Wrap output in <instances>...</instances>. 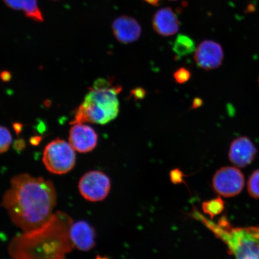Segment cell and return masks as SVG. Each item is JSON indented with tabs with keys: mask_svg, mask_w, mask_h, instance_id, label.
<instances>
[{
	"mask_svg": "<svg viewBox=\"0 0 259 259\" xmlns=\"http://www.w3.org/2000/svg\"><path fill=\"white\" fill-rule=\"evenodd\" d=\"M69 144L80 153H89L96 147L98 135L91 126L76 124L70 128Z\"/></svg>",
	"mask_w": 259,
	"mask_h": 259,
	"instance_id": "obj_9",
	"label": "cell"
},
{
	"mask_svg": "<svg viewBox=\"0 0 259 259\" xmlns=\"http://www.w3.org/2000/svg\"><path fill=\"white\" fill-rule=\"evenodd\" d=\"M56 188L50 180L21 174L13 177L2 205L14 224L24 232L40 228L53 215Z\"/></svg>",
	"mask_w": 259,
	"mask_h": 259,
	"instance_id": "obj_1",
	"label": "cell"
},
{
	"mask_svg": "<svg viewBox=\"0 0 259 259\" xmlns=\"http://www.w3.org/2000/svg\"><path fill=\"white\" fill-rule=\"evenodd\" d=\"M256 154V148L250 139L241 137L235 139L232 142L229 152V158L235 166L242 168L251 163Z\"/></svg>",
	"mask_w": 259,
	"mask_h": 259,
	"instance_id": "obj_10",
	"label": "cell"
},
{
	"mask_svg": "<svg viewBox=\"0 0 259 259\" xmlns=\"http://www.w3.org/2000/svg\"><path fill=\"white\" fill-rule=\"evenodd\" d=\"M43 137L40 136H35L30 139V143L32 146H37L40 144Z\"/></svg>",
	"mask_w": 259,
	"mask_h": 259,
	"instance_id": "obj_23",
	"label": "cell"
},
{
	"mask_svg": "<svg viewBox=\"0 0 259 259\" xmlns=\"http://www.w3.org/2000/svg\"><path fill=\"white\" fill-rule=\"evenodd\" d=\"M202 208L204 213L213 219L215 216L220 214L225 209V202L221 197L204 202Z\"/></svg>",
	"mask_w": 259,
	"mask_h": 259,
	"instance_id": "obj_16",
	"label": "cell"
},
{
	"mask_svg": "<svg viewBox=\"0 0 259 259\" xmlns=\"http://www.w3.org/2000/svg\"><path fill=\"white\" fill-rule=\"evenodd\" d=\"M72 219L63 212L53 214L40 228L16 236L10 245L14 259H65L74 248L70 238Z\"/></svg>",
	"mask_w": 259,
	"mask_h": 259,
	"instance_id": "obj_2",
	"label": "cell"
},
{
	"mask_svg": "<svg viewBox=\"0 0 259 259\" xmlns=\"http://www.w3.org/2000/svg\"><path fill=\"white\" fill-rule=\"evenodd\" d=\"M12 142V135L8 128L0 126V154L7 152Z\"/></svg>",
	"mask_w": 259,
	"mask_h": 259,
	"instance_id": "obj_17",
	"label": "cell"
},
{
	"mask_svg": "<svg viewBox=\"0 0 259 259\" xmlns=\"http://www.w3.org/2000/svg\"><path fill=\"white\" fill-rule=\"evenodd\" d=\"M212 187L219 195L231 197L238 195L244 187V177L235 167L227 166L216 171L212 181Z\"/></svg>",
	"mask_w": 259,
	"mask_h": 259,
	"instance_id": "obj_7",
	"label": "cell"
},
{
	"mask_svg": "<svg viewBox=\"0 0 259 259\" xmlns=\"http://www.w3.org/2000/svg\"><path fill=\"white\" fill-rule=\"evenodd\" d=\"M12 78V74L9 71H3L0 73V79L3 81V82H9Z\"/></svg>",
	"mask_w": 259,
	"mask_h": 259,
	"instance_id": "obj_22",
	"label": "cell"
},
{
	"mask_svg": "<svg viewBox=\"0 0 259 259\" xmlns=\"http://www.w3.org/2000/svg\"><path fill=\"white\" fill-rule=\"evenodd\" d=\"M247 187L250 195L259 199V169L254 171L249 178Z\"/></svg>",
	"mask_w": 259,
	"mask_h": 259,
	"instance_id": "obj_18",
	"label": "cell"
},
{
	"mask_svg": "<svg viewBox=\"0 0 259 259\" xmlns=\"http://www.w3.org/2000/svg\"><path fill=\"white\" fill-rule=\"evenodd\" d=\"M13 147L16 153H20L25 150L26 143L23 139L19 138L16 139Z\"/></svg>",
	"mask_w": 259,
	"mask_h": 259,
	"instance_id": "obj_21",
	"label": "cell"
},
{
	"mask_svg": "<svg viewBox=\"0 0 259 259\" xmlns=\"http://www.w3.org/2000/svg\"><path fill=\"white\" fill-rule=\"evenodd\" d=\"M134 96L138 99L143 98L145 95V91L143 89L139 88L134 91Z\"/></svg>",
	"mask_w": 259,
	"mask_h": 259,
	"instance_id": "obj_25",
	"label": "cell"
},
{
	"mask_svg": "<svg viewBox=\"0 0 259 259\" xmlns=\"http://www.w3.org/2000/svg\"><path fill=\"white\" fill-rule=\"evenodd\" d=\"M147 4L153 6H158L160 5L161 0H144Z\"/></svg>",
	"mask_w": 259,
	"mask_h": 259,
	"instance_id": "obj_26",
	"label": "cell"
},
{
	"mask_svg": "<svg viewBox=\"0 0 259 259\" xmlns=\"http://www.w3.org/2000/svg\"><path fill=\"white\" fill-rule=\"evenodd\" d=\"M202 103V100H200L198 98L196 99L195 100H194L193 102V108H198L199 106H201Z\"/></svg>",
	"mask_w": 259,
	"mask_h": 259,
	"instance_id": "obj_27",
	"label": "cell"
},
{
	"mask_svg": "<svg viewBox=\"0 0 259 259\" xmlns=\"http://www.w3.org/2000/svg\"><path fill=\"white\" fill-rule=\"evenodd\" d=\"M23 127L24 125L19 122H15L13 124V128H14L16 134L17 135L21 134Z\"/></svg>",
	"mask_w": 259,
	"mask_h": 259,
	"instance_id": "obj_24",
	"label": "cell"
},
{
	"mask_svg": "<svg viewBox=\"0 0 259 259\" xmlns=\"http://www.w3.org/2000/svg\"><path fill=\"white\" fill-rule=\"evenodd\" d=\"M192 74L190 71L185 67H181L177 69L174 73V79L176 82L179 84L185 83L191 78Z\"/></svg>",
	"mask_w": 259,
	"mask_h": 259,
	"instance_id": "obj_19",
	"label": "cell"
},
{
	"mask_svg": "<svg viewBox=\"0 0 259 259\" xmlns=\"http://www.w3.org/2000/svg\"><path fill=\"white\" fill-rule=\"evenodd\" d=\"M171 1H176V0H171Z\"/></svg>",
	"mask_w": 259,
	"mask_h": 259,
	"instance_id": "obj_29",
	"label": "cell"
},
{
	"mask_svg": "<svg viewBox=\"0 0 259 259\" xmlns=\"http://www.w3.org/2000/svg\"><path fill=\"white\" fill-rule=\"evenodd\" d=\"M112 29L116 39L123 44L134 43L140 37L141 25L134 18L121 16L113 22Z\"/></svg>",
	"mask_w": 259,
	"mask_h": 259,
	"instance_id": "obj_11",
	"label": "cell"
},
{
	"mask_svg": "<svg viewBox=\"0 0 259 259\" xmlns=\"http://www.w3.org/2000/svg\"><path fill=\"white\" fill-rule=\"evenodd\" d=\"M95 259H110L106 257L100 256V255H97Z\"/></svg>",
	"mask_w": 259,
	"mask_h": 259,
	"instance_id": "obj_28",
	"label": "cell"
},
{
	"mask_svg": "<svg viewBox=\"0 0 259 259\" xmlns=\"http://www.w3.org/2000/svg\"><path fill=\"white\" fill-rule=\"evenodd\" d=\"M96 233L93 227L85 221L72 223L70 228V238L74 248L88 251L95 247Z\"/></svg>",
	"mask_w": 259,
	"mask_h": 259,
	"instance_id": "obj_12",
	"label": "cell"
},
{
	"mask_svg": "<svg viewBox=\"0 0 259 259\" xmlns=\"http://www.w3.org/2000/svg\"><path fill=\"white\" fill-rule=\"evenodd\" d=\"M111 181L105 173L99 170L88 171L81 177L78 189L83 197L90 202L102 201L111 190Z\"/></svg>",
	"mask_w": 259,
	"mask_h": 259,
	"instance_id": "obj_6",
	"label": "cell"
},
{
	"mask_svg": "<svg viewBox=\"0 0 259 259\" xmlns=\"http://www.w3.org/2000/svg\"><path fill=\"white\" fill-rule=\"evenodd\" d=\"M213 230L225 241L235 259H259V226L232 228L226 219H222Z\"/></svg>",
	"mask_w": 259,
	"mask_h": 259,
	"instance_id": "obj_4",
	"label": "cell"
},
{
	"mask_svg": "<svg viewBox=\"0 0 259 259\" xmlns=\"http://www.w3.org/2000/svg\"><path fill=\"white\" fill-rule=\"evenodd\" d=\"M121 91L120 86H112L110 81L97 79L76 110L70 124L90 122L105 125L112 121L118 115L117 96Z\"/></svg>",
	"mask_w": 259,
	"mask_h": 259,
	"instance_id": "obj_3",
	"label": "cell"
},
{
	"mask_svg": "<svg viewBox=\"0 0 259 259\" xmlns=\"http://www.w3.org/2000/svg\"><path fill=\"white\" fill-rule=\"evenodd\" d=\"M184 176L182 171L179 169L171 170L170 172L171 182L174 184H180L184 183Z\"/></svg>",
	"mask_w": 259,
	"mask_h": 259,
	"instance_id": "obj_20",
	"label": "cell"
},
{
	"mask_svg": "<svg viewBox=\"0 0 259 259\" xmlns=\"http://www.w3.org/2000/svg\"><path fill=\"white\" fill-rule=\"evenodd\" d=\"M195 48L192 38L185 34L178 35L173 45V51L178 58L192 54Z\"/></svg>",
	"mask_w": 259,
	"mask_h": 259,
	"instance_id": "obj_15",
	"label": "cell"
},
{
	"mask_svg": "<svg viewBox=\"0 0 259 259\" xmlns=\"http://www.w3.org/2000/svg\"><path fill=\"white\" fill-rule=\"evenodd\" d=\"M197 66L205 70L217 69L222 66L224 52L219 44L212 40H204L197 48L194 56Z\"/></svg>",
	"mask_w": 259,
	"mask_h": 259,
	"instance_id": "obj_8",
	"label": "cell"
},
{
	"mask_svg": "<svg viewBox=\"0 0 259 259\" xmlns=\"http://www.w3.org/2000/svg\"><path fill=\"white\" fill-rule=\"evenodd\" d=\"M154 31L164 37L171 36L180 29V21L170 8L161 9L154 14L152 21Z\"/></svg>",
	"mask_w": 259,
	"mask_h": 259,
	"instance_id": "obj_13",
	"label": "cell"
},
{
	"mask_svg": "<svg viewBox=\"0 0 259 259\" xmlns=\"http://www.w3.org/2000/svg\"><path fill=\"white\" fill-rule=\"evenodd\" d=\"M258 83H259V79H258Z\"/></svg>",
	"mask_w": 259,
	"mask_h": 259,
	"instance_id": "obj_30",
	"label": "cell"
},
{
	"mask_svg": "<svg viewBox=\"0 0 259 259\" xmlns=\"http://www.w3.org/2000/svg\"><path fill=\"white\" fill-rule=\"evenodd\" d=\"M10 9L23 12L26 17L37 22H43L44 17L38 0H3Z\"/></svg>",
	"mask_w": 259,
	"mask_h": 259,
	"instance_id": "obj_14",
	"label": "cell"
},
{
	"mask_svg": "<svg viewBox=\"0 0 259 259\" xmlns=\"http://www.w3.org/2000/svg\"><path fill=\"white\" fill-rule=\"evenodd\" d=\"M43 162L50 172L56 175L66 174L75 166V152L70 144L57 138L45 147Z\"/></svg>",
	"mask_w": 259,
	"mask_h": 259,
	"instance_id": "obj_5",
	"label": "cell"
}]
</instances>
